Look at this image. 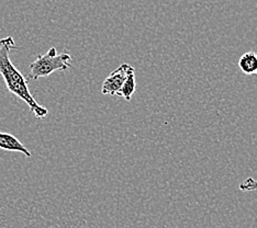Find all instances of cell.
Wrapping results in <instances>:
<instances>
[{
	"mask_svg": "<svg viewBox=\"0 0 257 228\" xmlns=\"http://www.w3.org/2000/svg\"><path fill=\"white\" fill-rule=\"evenodd\" d=\"M238 68L245 75H257V54L255 52L244 53L238 60Z\"/></svg>",
	"mask_w": 257,
	"mask_h": 228,
	"instance_id": "5",
	"label": "cell"
},
{
	"mask_svg": "<svg viewBox=\"0 0 257 228\" xmlns=\"http://www.w3.org/2000/svg\"><path fill=\"white\" fill-rule=\"evenodd\" d=\"M137 88V79H136V70L130 65L126 73V78L124 80V84L121 88L120 97H123L126 101H130L133 96V93L136 92Z\"/></svg>",
	"mask_w": 257,
	"mask_h": 228,
	"instance_id": "6",
	"label": "cell"
},
{
	"mask_svg": "<svg viewBox=\"0 0 257 228\" xmlns=\"http://www.w3.org/2000/svg\"><path fill=\"white\" fill-rule=\"evenodd\" d=\"M238 189L242 192H252L257 190V180L254 178L245 179L243 182L238 185Z\"/></svg>",
	"mask_w": 257,
	"mask_h": 228,
	"instance_id": "7",
	"label": "cell"
},
{
	"mask_svg": "<svg viewBox=\"0 0 257 228\" xmlns=\"http://www.w3.org/2000/svg\"><path fill=\"white\" fill-rule=\"evenodd\" d=\"M17 49L18 48L14 38L6 37L0 40V75L4 78L7 89L26 102L36 118L44 119L49 113L48 109L37 102L28 88V79L15 67L10 60V52Z\"/></svg>",
	"mask_w": 257,
	"mask_h": 228,
	"instance_id": "1",
	"label": "cell"
},
{
	"mask_svg": "<svg viewBox=\"0 0 257 228\" xmlns=\"http://www.w3.org/2000/svg\"><path fill=\"white\" fill-rule=\"evenodd\" d=\"M0 149L8 151H18V153H22L27 157H31V153L26 146L18 138H16L9 133H0Z\"/></svg>",
	"mask_w": 257,
	"mask_h": 228,
	"instance_id": "4",
	"label": "cell"
},
{
	"mask_svg": "<svg viewBox=\"0 0 257 228\" xmlns=\"http://www.w3.org/2000/svg\"><path fill=\"white\" fill-rule=\"evenodd\" d=\"M72 68V56L67 53L57 54L55 48H51L44 55H39L30 64L28 81L48 77L54 72H65Z\"/></svg>",
	"mask_w": 257,
	"mask_h": 228,
	"instance_id": "2",
	"label": "cell"
},
{
	"mask_svg": "<svg viewBox=\"0 0 257 228\" xmlns=\"http://www.w3.org/2000/svg\"><path fill=\"white\" fill-rule=\"evenodd\" d=\"M128 64H122L115 70H113L108 77L104 79L101 86V93L106 96H120L121 88L124 84Z\"/></svg>",
	"mask_w": 257,
	"mask_h": 228,
	"instance_id": "3",
	"label": "cell"
}]
</instances>
